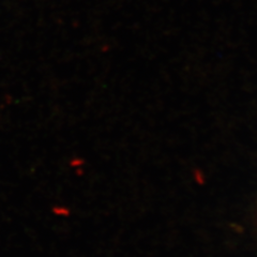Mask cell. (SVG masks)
<instances>
[{"label":"cell","mask_w":257,"mask_h":257,"mask_svg":"<svg viewBox=\"0 0 257 257\" xmlns=\"http://www.w3.org/2000/svg\"><path fill=\"white\" fill-rule=\"evenodd\" d=\"M52 213L57 218H69L71 215V209L64 205H55L52 208Z\"/></svg>","instance_id":"6da1fadb"},{"label":"cell","mask_w":257,"mask_h":257,"mask_svg":"<svg viewBox=\"0 0 257 257\" xmlns=\"http://www.w3.org/2000/svg\"><path fill=\"white\" fill-rule=\"evenodd\" d=\"M84 164H85V161L82 158H78V157H75L69 161V166L71 168H73V170H75V171L82 170Z\"/></svg>","instance_id":"7a4b0ae2"}]
</instances>
